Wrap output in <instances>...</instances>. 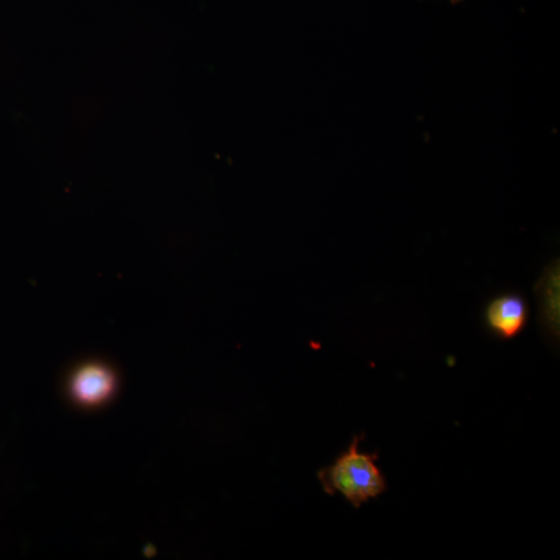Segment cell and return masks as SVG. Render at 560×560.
Segmentation results:
<instances>
[{
  "instance_id": "cell-4",
  "label": "cell",
  "mask_w": 560,
  "mask_h": 560,
  "mask_svg": "<svg viewBox=\"0 0 560 560\" xmlns=\"http://www.w3.org/2000/svg\"><path fill=\"white\" fill-rule=\"evenodd\" d=\"M559 272L557 259L546 267L536 288L541 323L554 344L559 340Z\"/></svg>"
},
{
  "instance_id": "cell-1",
  "label": "cell",
  "mask_w": 560,
  "mask_h": 560,
  "mask_svg": "<svg viewBox=\"0 0 560 560\" xmlns=\"http://www.w3.org/2000/svg\"><path fill=\"white\" fill-rule=\"evenodd\" d=\"M362 438L354 436L347 450L318 472L323 491L330 496L341 494L355 509L387 490L385 475L377 464L379 456L360 451Z\"/></svg>"
},
{
  "instance_id": "cell-2",
  "label": "cell",
  "mask_w": 560,
  "mask_h": 560,
  "mask_svg": "<svg viewBox=\"0 0 560 560\" xmlns=\"http://www.w3.org/2000/svg\"><path fill=\"white\" fill-rule=\"evenodd\" d=\"M528 316L525 298L517 293H506L496 296L487 304L484 321L495 338L511 341L523 332Z\"/></svg>"
},
{
  "instance_id": "cell-3",
  "label": "cell",
  "mask_w": 560,
  "mask_h": 560,
  "mask_svg": "<svg viewBox=\"0 0 560 560\" xmlns=\"http://www.w3.org/2000/svg\"><path fill=\"white\" fill-rule=\"evenodd\" d=\"M116 387L114 373L103 364L92 363L80 368L73 376V397L84 405H98L111 397Z\"/></svg>"
}]
</instances>
